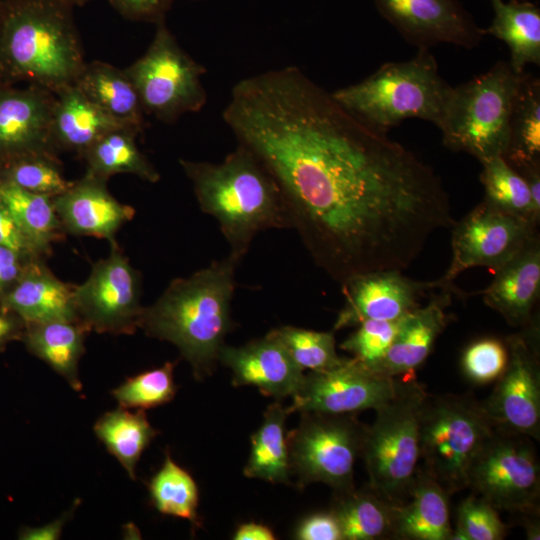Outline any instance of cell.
I'll list each match as a JSON object with an SVG mask.
<instances>
[{
  "mask_svg": "<svg viewBox=\"0 0 540 540\" xmlns=\"http://www.w3.org/2000/svg\"><path fill=\"white\" fill-rule=\"evenodd\" d=\"M293 537L298 540H343L338 521L330 510L305 516L297 524Z\"/></svg>",
  "mask_w": 540,
  "mask_h": 540,
  "instance_id": "cell-43",
  "label": "cell"
},
{
  "mask_svg": "<svg viewBox=\"0 0 540 540\" xmlns=\"http://www.w3.org/2000/svg\"><path fill=\"white\" fill-rule=\"evenodd\" d=\"M502 157L516 171L540 164V80L525 71L514 96Z\"/></svg>",
  "mask_w": 540,
  "mask_h": 540,
  "instance_id": "cell-29",
  "label": "cell"
},
{
  "mask_svg": "<svg viewBox=\"0 0 540 540\" xmlns=\"http://www.w3.org/2000/svg\"><path fill=\"white\" fill-rule=\"evenodd\" d=\"M481 164L480 181L485 190L484 200L538 226L540 216L534 210L524 178L502 156L491 158Z\"/></svg>",
  "mask_w": 540,
  "mask_h": 540,
  "instance_id": "cell-36",
  "label": "cell"
},
{
  "mask_svg": "<svg viewBox=\"0 0 540 540\" xmlns=\"http://www.w3.org/2000/svg\"><path fill=\"white\" fill-rule=\"evenodd\" d=\"M521 74L515 73L508 62L499 61L486 72L453 87L438 127L444 146L468 153L480 163L502 156Z\"/></svg>",
  "mask_w": 540,
  "mask_h": 540,
  "instance_id": "cell-6",
  "label": "cell"
},
{
  "mask_svg": "<svg viewBox=\"0 0 540 540\" xmlns=\"http://www.w3.org/2000/svg\"><path fill=\"white\" fill-rule=\"evenodd\" d=\"M427 395L424 387L408 376L399 393L376 411L366 427L361 454L368 486L393 505L406 502L420 459V413Z\"/></svg>",
  "mask_w": 540,
  "mask_h": 540,
  "instance_id": "cell-8",
  "label": "cell"
},
{
  "mask_svg": "<svg viewBox=\"0 0 540 540\" xmlns=\"http://www.w3.org/2000/svg\"><path fill=\"white\" fill-rule=\"evenodd\" d=\"M32 260L34 259H29L9 247L0 245V299L18 281Z\"/></svg>",
  "mask_w": 540,
  "mask_h": 540,
  "instance_id": "cell-46",
  "label": "cell"
},
{
  "mask_svg": "<svg viewBox=\"0 0 540 540\" xmlns=\"http://www.w3.org/2000/svg\"><path fill=\"white\" fill-rule=\"evenodd\" d=\"M526 181L535 212L540 216V164L517 171Z\"/></svg>",
  "mask_w": 540,
  "mask_h": 540,
  "instance_id": "cell-50",
  "label": "cell"
},
{
  "mask_svg": "<svg viewBox=\"0 0 540 540\" xmlns=\"http://www.w3.org/2000/svg\"><path fill=\"white\" fill-rule=\"evenodd\" d=\"M458 289L443 288L431 293L428 303L409 312L385 356L372 367L387 377L413 376L432 352L440 334L454 319L446 309Z\"/></svg>",
  "mask_w": 540,
  "mask_h": 540,
  "instance_id": "cell-21",
  "label": "cell"
},
{
  "mask_svg": "<svg viewBox=\"0 0 540 540\" xmlns=\"http://www.w3.org/2000/svg\"><path fill=\"white\" fill-rule=\"evenodd\" d=\"M393 507L367 486L334 493L330 511L343 540H378L392 538Z\"/></svg>",
  "mask_w": 540,
  "mask_h": 540,
  "instance_id": "cell-31",
  "label": "cell"
},
{
  "mask_svg": "<svg viewBox=\"0 0 540 540\" xmlns=\"http://www.w3.org/2000/svg\"><path fill=\"white\" fill-rule=\"evenodd\" d=\"M137 132L126 127L110 130L83 154L87 174L108 180L116 174H131L157 183L160 174L136 144Z\"/></svg>",
  "mask_w": 540,
  "mask_h": 540,
  "instance_id": "cell-32",
  "label": "cell"
},
{
  "mask_svg": "<svg viewBox=\"0 0 540 540\" xmlns=\"http://www.w3.org/2000/svg\"><path fill=\"white\" fill-rule=\"evenodd\" d=\"M232 539L234 540H274L272 529L262 523L245 522L237 526Z\"/></svg>",
  "mask_w": 540,
  "mask_h": 540,
  "instance_id": "cell-49",
  "label": "cell"
},
{
  "mask_svg": "<svg viewBox=\"0 0 540 540\" xmlns=\"http://www.w3.org/2000/svg\"><path fill=\"white\" fill-rule=\"evenodd\" d=\"M200 209L212 216L230 247L242 258L262 231L289 229L281 192L262 163L244 146L217 163L180 159Z\"/></svg>",
  "mask_w": 540,
  "mask_h": 540,
  "instance_id": "cell-3",
  "label": "cell"
},
{
  "mask_svg": "<svg viewBox=\"0 0 540 540\" xmlns=\"http://www.w3.org/2000/svg\"><path fill=\"white\" fill-rule=\"evenodd\" d=\"M448 492L423 468H418L409 502L394 505L392 538L401 540H450Z\"/></svg>",
  "mask_w": 540,
  "mask_h": 540,
  "instance_id": "cell-24",
  "label": "cell"
},
{
  "mask_svg": "<svg viewBox=\"0 0 540 540\" xmlns=\"http://www.w3.org/2000/svg\"><path fill=\"white\" fill-rule=\"evenodd\" d=\"M132 81L145 114L173 123L187 113L199 112L207 102L203 65L178 43L165 21L157 23L146 50L124 69Z\"/></svg>",
  "mask_w": 540,
  "mask_h": 540,
  "instance_id": "cell-10",
  "label": "cell"
},
{
  "mask_svg": "<svg viewBox=\"0 0 540 540\" xmlns=\"http://www.w3.org/2000/svg\"><path fill=\"white\" fill-rule=\"evenodd\" d=\"M342 288L345 302L334 330L356 327L366 320L399 319L420 306L426 293L443 289L438 279L416 281L399 270L359 274L342 284Z\"/></svg>",
  "mask_w": 540,
  "mask_h": 540,
  "instance_id": "cell-17",
  "label": "cell"
},
{
  "mask_svg": "<svg viewBox=\"0 0 540 540\" xmlns=\"http://www.w3.org/2000/svg\"><path fill=\"white\" fill-rule=\"evenodd\" d=\"M271 331L303 371H325L337 367L344 361L345 357L337 354L333 332H320L289 325Z\"/></svg>",
  "mask_w": 540,
  "mask_h": 540,
  "instance_id": "cell-38",
  "label": "cell"
},
{
  "mask_svg": "<svg viewBox=\"0 0 540 540\" xmlns=\"http://www.w3.org/2000/svg\"><path fill=\"white\" fill-rule=\"evenodd\" d=\"M117 127L115 122L73 84L54 94L51 132L57 150L82 154L101 136Z\"/></svg>",
  "mask_w": 540,
  "mask_h": 540,
  "instance_id": "cell-25",
  "label": "cell"
},
{
  "mask_svg": "<svg viewBox=\"0 0 540 540\" xmlns=\"http://www.w3.org/2000/svg\"><path fill=\"white\" fill-rule=\"evenodd\" d=\"M405 316L395 320L363 321L340 344V348L352 354L353 358L365 366L372 367L387 353Z\"/></svg>",
  "mask_w": 540,
  "mask_h": 540,
  "instance_id": "cell-41",
  "label": "cell"
},
{
  "mask_svg": "<svg viewBox=\"0 0 540 540\" xmlns=\"http://www.w3.org/2000/svg\"><path fill=\"white\" fill-rule=\"evenodd\" d=\"M86 61L72 7L58 0H0L3 82L55 94L75 84Z\"/></svg>",
  "mask_w": 540,
  "mask_h": 540,
  "instance_id": "cell-4",
  "label": "cell"
},
{
  "mask_svg": "<svg viewBox=\"0 0 540 540\" xmlns=\"http://www.w3.org/2000/svg\"><path fill=\"white\" fill-rule=\"evenodd\" d=\"M451 227L452 259L438 279L442 288L449 289H457L454 279L469 268L497 271L538 234L537 225L486 200Z\"/></svg>",
  "mask_w": 540,
  "mask_h": 540,
  "instance_id": "cell-14",
  "label": "cell"
},
{
  "mask_svg": "<svg viewBox=\"0 0 540 540\" xmlns=\"http://www.w3.org/2000/svg\"><path fill=\"white\" fill-rule=\"evenodd\" d=\"M290 412L280 401L270 404L263 421L251 436V450L244 466L247 478L272 484H292L285 425Z\"/></svg>",
  "mask_w": 540,
  "mask_h": 540,
  "instance_id": "cell-30",
  "label": "cell"
},
{
  "mask_svg": "<svg viewBox=\"0 0 540 540\" xmlns=\"http://www.w3.org/2000/svg\"><path fill=\"white\" fill-rule=\"evenodd\" d=\"M452 89L429 49H418L410 60L385 63L364 80L331 94L364 125L387 134L410 118L439 127Z\"/></svg>",
  "mask_w": 540,
  "mask_h": 540,
  "instance_id": "cell-5",
  "label": "cell"
},
{
  "mask_svg": "<svg viewBox=\"0 0 540 540\" xmlns=\"http://www.w3.org/2000/svg\"><path fill=\"white\" fill-rule=\"evenodd\" d=\"M75 85L115 122L137 133L142 132L145 112L124 69L102 61L86 63Z\"/></svg>",
  "mask_w": 540,
  "mask_h": 540,
  "instance_id": "cell-26",
  "label": "cell"
},
{
  "mask_svg": "<svg viewBox=\"0 0 540 540\" xmlns=\"http://www.w3.org/2000/svg\"><path fill=\"white\" fill-rule=\"evenodd\" d=\"M539 325L505 339L507 363L481 405L495 429L540 439Z\"/></svg>",
  "mask_w": 540,
  "mask_h": 540,
  "instance_id": "cell-12",
  "label": "cell"
},
{
  "mask_svg": "<svg viewBox=\"0 0 540 540\" xmlns=\"http://www.w3.org/2000/svg\"><path fill=\"white\" fill-rule=\"evenodd\" d=\"M93 431L132 480L136 479V466L144 450L158 434L144 410L131 412L120 406L100 416Z\"/></svg>",
  "mask_w": 540,
  "mask_h": 540,
  "instance_id": "cell-33",
  "label": "cell"
},
{
  "mask_svg": "<svg viewBox=\"0 0 540 540\" xmlns=\"http://www.w3.org/2000/svg\"><path fill=\"white\" fill-rule=\"evenodd\" d=\"M149 495L155 509L164 515L189 521L200 527L198 516L199 490L191 474L178 465L167 452L160 469L148 484Z\"/></svg>",
  "mask_w": 540,
  "mask_h": 540,
  "instance_id": "cell-35",
  "label": "cell"
},
{
  "mask_svg": "<svg viewBox=\"0 0 540 540\" xmlns=\"http://www.w3.org/2000/svg\"><path fill=\"white\" fill-rule=\"evenodd\" d=\"M379 13L410 44L429 49L440 43L467 49L482 41L485 30L457 0H373Z\"/></svg>",
  "mask_w": 540,
  "mask_h": 540,
  "instance_id": "cell-16",
  "label": "cell"
},
{
  "mask_svg": "<svg viewBox=\"0 0 540 540\" xmlns=\"http://www.w3.org/2000/svg\"><path fill=\"white\" fill-rule=\"evenodd\" d=\"M124 17L133 21L159 23L174 0H108Z\"/></svg>",
  "mask_w": 540,
  "mask_h": 540,
  "instance_id": "cell-44",
  "label": "cell"
},
{
  "mask_svg": "<svg viewBox=\"0 0 540 540\" xmlns=\"http://www.w3.org/2000/svg\"><path fill=\"white\" fill-rule=\"evenodd\" d=\"M222 118L276 182L315 264L341 285L406 269L436 230L453 224L433 169L298 67L238 81Z\"/></svg>",
  "mask_w": 540,
  "mask_h": 540,
  "instance_id": "cell-1",
  "label": "cell"
},
{
  "mask_svg": "<svg viewBox=\"0 0 540 540\" xmlns=\"http://www.w3.org/2000/svg\"><path fill=\"white\" fill-rule=\"evenodd\" d=\"M523 519V527L526 531L527 539L539 540L540 539V527L536 522V514L519 515Z\"/></svg>",
  "mask_w": 540,
  "mask_h": 540,
  "instance_id": "cell-51",
  "label": "cell"
},
{
  "mask_svg": "<svg viewBox=\"0 0 540 540\" xmlns=\"http://www.w3.org/2000/svg\"><path fill=\"white\" fill-rule=\"evenodd\" d=\"M175 362L144 371L127 378L112 390L111 394L120 407L144 410L170 402L176 392L174 382Z\"/></svg>",
  "mask_w": 540,
  "mask_h": 540,
  "instance_id": "cell-39",
  "label": "cell"
},
{
  "mask_svg": "<svg viewBox=\"0 0 540 540\" xmlns=\"http://www.w3.org/2000/svg\"><path fill=\"white\" fill-rule=\"evenodd\" d=\"M142 277L117 242L106 258L93 264L86 280L74 286L79 320L87 329L113 335L133 334L139 328Z\"/></svg>",
  "mask_w": 540,
  "mask_h": 540,
  "instance_id": "cell-13",
  "label": "cell"
},
{
  "mask_svg": "<svg viewBox=\"0 0 540 540\" xmlns=\"http://www.w3.org/2000/svg\"><path fill=\"white\" fill-rule=\"evenodd\" d=\"M0 181L52 198L72 183L64 177L61 162L53 152L30 153L0 165Z\"/></svg>",
  "mask_w": 540,
  "mask_h": 540,
  "instance_id": "cell-37",
  "label": "cell"
},
{
  "mask_svg": "<svg viewBox=\"0 0 540 540\" xmlns=\"http://www.w3.org/2000/svg\"><path fill=\"white\" fill-rule=\"evenodd\" d=\"M0 82H3L2 75H1V70H0Z\"/></svg>",
  "mask_w": 540,
  "mask_h": 540,
  "instance_id": "cell-53",
  "label": "cell"
},
{
  "mask_svg": "<svg viewBox=\"0 0 540 540\" xmlns=\"http://www.w3.org/2000/svg\"><path fill=\"white\" fill-rule=\"evenodd\" d=\"M88 331L80 321L27 323L21 341L28 352L46 363L73 390L79 392L82 389L79 362L85 352Z\"/></svg>",
  "mask_w": 540,
  "mask_h": 540,
  "instance_id": "cell-27",
  "label": "cell"
},
{
  "mask_svg": "<svg viewBox=\"0 0 540 540\" xmlns=\"http://www.w3.org/2000/svg\"><path fill=\"white\" fill-rule=\"evenodd\" d=\"M531 438L495 429L468 471V488L497 510L538 514L540 467Z\"/></svg>",
  "mask_w": 540,
  "mask_h": 540,
  "instance_id": "cell-11",
  "label": "cell"
},
{
  "mask_svg": "<svg viewBox=\"0 0 540 540\" xmlns=\"http://www.w3.org/2000/svg\"><path fill=\"white\" fill-rule=\"evenodd\" d=\"M25 325L21 317L0 305V351L12 341L22 339Z\"/></svg>",
  "mask_w": 540,
  "mask_h": 540,
  "instance_id": "cell-48",
  "label": "cell"
},
{
  "mask_svg": "<svg viewBox=\"0 0 540 540\" xmlns=\"http://www.w3.org/2000/svg\"><path fill=\"white\" fill-rule=\"evenodd\" d=\"M0 245L9 247L29 259L43 258L24 235L11 211L0 198Z\"/></svg>",
  "mask_w": 540,
  "mask_h": 540,
  "instance_id": "cell-45",
  "label": "cell"
},
{
  "mask_svg": "<svg viewBox=\"0 0 540 540\" xmlns=\"http://www.w3.org/2000/svg\"><path fill=\"white\" fill-rule=\"evenodd\" d=\"M58 1L69 7H73V6H82L86 4L87 2H89L90 0H58Z\"/></svg>",
  "mask_w": 540,
  "mask_h": 540,
  "instance_id": "cell-52",
  "label": "cell"
},
{
  "mask_svg": "<svg viewBox=\"0 0 540 540\" xmlns=\"http://www.w3.org/2000/svg\"><path fill=\"white\" fill-rule=\"evenodd\" d=\"M300 414L298 425L287 434L296 487L324 483L334 493L354 488V465L361 454L367 425L355 414Z\"/></svg>",
  "mask_w": 540,
  "mask_h": 540,
  "instance_id": "cell-9",
  "label": "cell"
},
{
  "mask_svg": "<svg viewBox=\"0 0 540 540\" xmlns=\"http://www.w3.org/2000/svg\"><path fill=\"white\" fill-rule=\"evenodd\" d=\"M495 428L471 394L427 393L419 424L424 470L452 495L468 488L469 468Z\"/></svg>",
  "mask_w": 540,
  "mask_h": 540,
  "instance_id": "cell-7",
  "label": "cell"
},
{
  "mask_svg": "<svg viewBox=\"0 0 540 540\" xmlns=\"http://www.w3.org/2000/svg\"><path fill=\"white\" fill-rule=\"evenodd\" d=\"M494 17L485 30L505 42L510 51L508 62L521 74L527 65L540 64V9L527 0H490Z\"/></svg>",
  "mask_w": 540,
  "mask_h": 540,
  "instance_id": "cell-28",
  "label": "cell"
},
{
  "mask_svg": "<svg viewBox=\"0 0 540 540\" xmlns=\"http://www.w3.org/2000/svg\"><path fill=\"white\" fill-rule=\"evenodd\" d=\"M107 181L85 173L53 197L64 232L106 239L110 244L117 242V232L133 219L135 210L110 193Z\"/></svg>",
  "mask_w": 540,
  "mask_h": 540,
  "instance_id": "cell-20",
  "label": "cell"
},
{
  "mask_svg": "<svg viewBox=\"0 0 540 540\" xmlns=\"http://www.w3.org/2000/svg\"><path fill=\"white\" fill-rule=\"evenodd\" d=\"M507 363L505 342L483 338L468 345L461 357L464 375L472 382L486 384L496 380Z\"/></svg>",
  "mask_w": 540,
  "mask_h": 540,
  "instance_id": "cell-42",
  "label": "cell"
},
{
  "mask_svg": "<svg viewBox=\"0 0 540 540\" xmlns=\"http://www.w3.org/2000/svg\"><path fill=\"white\" fill-rule=\"evenodd\" d=\"M0 198L38 254L43 258L48 255L64 233L53 198L1 181Z\"/></svg>",
  "mask_w": 540,
  "mask_h": 540,
  "instance_id": "cell-34",
  "label": "cell"
},
{
  "mask_svg": "<svg viewBox=\"0 0 540 540\" xmlns=\"http://www.w3.org/2000/svg\"><path fill=\"white\" fill-rule=\"evenodd\" d=\"M407 377H387L353 357L344 358L335 368L305 374L287 408L290 414H356L377 410L399 393Z\"/></svg>",
  "mask_w": 540,
  "mask_h": 540,
  "instance_id": "cell-15",
  "label": "cell"
},
{
  "mask_svg": "<svg viewBox=\"0 0 540 540\" xmlns=\"http://www.w3.org/2000/svg\"><path fill=\"white\" fill-rule=\"evenodd\" d=\"M479 294L512 327L522 329L536 320L534 308L540 296L539 234L495 271L493 281Z\"/></svg>",
  "mask_w": 540,
  "mask_h": 540,
  "instance_id": "cell-22",
  "label": "cell"
},
{
  "mask_svg": "<svg viewBox=\"0 0 540 540\" xmlns=\"http://www.w3.org/2000/svg\"><path fill=\"white\" fill-rule=\"evenodd\" d=\"M54 94L35 85L0 82V165L17 157L53 152Z\"/></svg>",
  "mask_w": 540,
  "mask_h": 540,
  "instance_id": "cell-18",
  "label": "cell"
},
{
  "mask_svg": "<svg viewBox=\"0 0 540 540\" xmlns=\"http://www.w3.org/2000/svg\"><path fill=\"white\" fill-rule=\"evenodd\" d=\"M76 505L74 504L68 511L64 512L60 517L45 525L38 527H24L18 533V538L21 540H56L62 535V531L71 519L75 512Z\"/></svg>",
  "mask_w": 540,
  "mask_h": 540,
  "instance_id": "cell-47",
  "label": "cell"
},
{
  "mask_svg": "<svg viewBox=\"0 0 540 540\" xmlns=\"http://www.w3.org/2000/svg\"><path fill=\"white\" fill-rule=\"evenodd\" d=\"M498 510L476 494L464 499L457 511L456 528L450 540H501L508 526L502 522Z\"/></svg>",
  "mask_w": 540,
  "mask_h": 540,
  "instance_id": "cell-40",
  "label": "cell"
},
{
  "mask_svg": "<svg viewBox=\"0 0 540 540\" xmlns=\"http://www.w3.org/2000/svg\"><path fill=\"white\" fill-rule=\"evenodd\" d=\"M218 362L230 369L233 386H254L275 400L292 397L305 376L272 331L241 346L224 344Z\"/></svg>",
  "mask_w": 540,
  "mask_h": 540,
  "instance_id": "cell-19",
  "label": "cell"
},
{
  "mask_svg": "<svg viewBox=\"0 0 540 540\" xmlns=\"http://www.w3.org/2000/svg\"><path fill=\"white\" fill-rule=\"evenodd\" d=\"M25 324L52 320L80 321L74 302V286L60 280L43 258L30 261L23 274L0 299Z\"/></svg>",
  "mask_w": 540,
  "mask_h": 540,
  "instance_id": "cell-23",
  "label": "cell"
},
{
  "mask_svg": "<svg viewBox=\"0 0 540 540\" xmlns=\"http://www.w3.org/2000/svg\"><path fill=\"white\" fill-rule=\"evenodd\" d=\"M242 259L229 252L188 277L175 278L143 308L139 328L176 346L197 380L212 375L225 338L235 327L231 303Z\"/></svg>",
  "mask_w": 540,
  "mask_h": 540,
  "instance_id": "cell-2",
  "label": "cell"
}]
</instances>
